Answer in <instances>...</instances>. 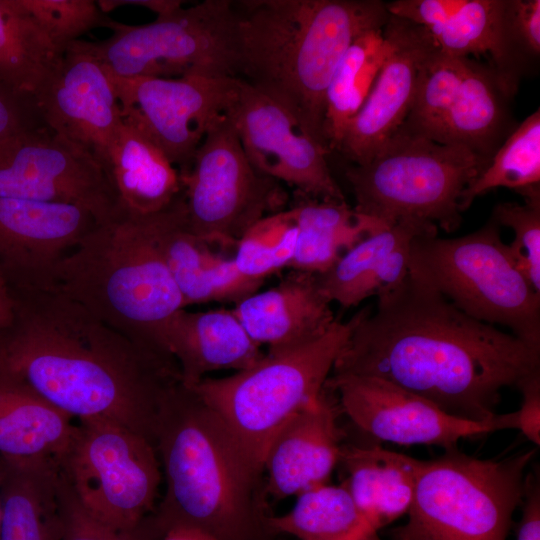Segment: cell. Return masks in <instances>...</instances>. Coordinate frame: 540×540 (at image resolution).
Segmentation results:
<instances>
[{
    "mask_svg": "<svg viewBox=\"0 0 540 540\" xmlns=\"http://www.w3.org/2000/svg\"><path fill=\"white\" fill-rule=\"evenodd\" d=\"M35 101L48 129L107 169L122 112L109 73L87 41L68 46Z\"/></svg>",
    "mask_w": 540,
    "mask_h": 540,
    "instance_id": "obj_17",
    "label": "cell"
},
{
    "mask_svg": "<svg viewBox=\"0 0 540 540\" xmlns=\"http://www.w3.org/2000/svg\"><path fill=\"white\" fill-rule=\"evenodd\" d=\"M20 2L60 55L82 34L94 28H110L114 21L92 0Z\"/></svg>",
    "mask_w": 540,
    "mask_h": 540,
    "instance_id": "obj_38",
    "label": "cell"
},
{
    "mask_svg": "<svg viewBox=\"0 0 540 540\" xmlns=\"http://www.w3.org/2000/svg\"><path fill=\"white\" fill-rule=\"evenodd\" d=\"M61 56L20 0H0V85L35 97Z\"/></svg>",
    "mask_w": 540,
    "mask_h": 540,
    "instance_id": "obj_34",
    "label": "cell"
},
{
    "mask_svg": "<svg viewBox=\"0 0 540 540\" xmlns=\"http://www.w3.org/2000/svg\"><path fill=\"white\" fill-rule=\"evenodd\" d=\"M540 186V110L526 117L497 149L486 168L466 188L461 199L465 212L475 198L498 187L520 193Z\"/></svg>",
    "mask_w": 540,
    "mask_h": 540,
    "instance_id": "obj_35",
    "label": "cell"
},
{
    "mask_svg": "<svg viewBox=\"0 0 540 540\" xmlns=\"http://www.w3.org/2000/svg\"><path fill=\"white\" fill-rule=\"evenodd\" d=\"M352 325L353 318L337 319L313 341L267 353L245 370L206 377L191 388L262 470L266 450L279 429L319 399Z\"/></svg>",
    "mask_w": 540,
    "mask_h": 540,
    "instance_id": "obj_8",
    "label": "cell"
},
{
    "mask_svg": "<svg viewBox=\"0 0 540 540\" xmlns=\"http://www.w3.org/2000/svg\"><path fill=\"white\" fill-rule=\"evenodd\" d=\"M331 375L390 382L464 420L490 423L505 387L540 371V350L478 321L408 273L353 317Z\"/></svg>",
    "mask_w": 540,
    "mask_h": 540,
    "instance_id": "obj_1",
    "label": "cell"
},
{
    "mask_svg": "<svg viewBox=\"0 0 540 540\" xmlns=\"http://www.w3.org/2000/svg\"><path fill=\"white\" fill-rule=\"evenodd\" d=\"M289 209L298 233L288 268L317 275L366 236L386 228L356 212L346 201H324L296 193Z\"/></svg>",
    "mask_w": 540,
    "mask_h": 540,
    "instance_id": "obj_30",
    "label": "cell"
},
{
    "mask_svg": "<svg viewBox=\"0 0 540 540\" xmlns=\"http://www.w3.org/2000/svg\"><path fill=\"white\" fill-rule=\"evenodd\" d=\"M344 485L370 526L378 531L407 514L419 460L379 446L342 445Z\"/></svg>",
    "mask_w": 540,
    "mask_h": 540,
    "instance_id": "obj_28",
    "label": "cell"
},
{
    "mask_svg": "<svg viewBox=\"0 0 540 540\" xmlns=\"http://www.w3.org/2000/svg\"><path fill=\"white\" fill-rule=\"evenodd\" d=\"M97 224L73 204L0 197V274L11 296L55 289L60 264Z\"/></svg>",
    "mask_w": 540,
    "mask_h": 540,
    "instance_id": "obj_16",
    "label": "cell"
},
{
    "mask_svg": "<svg viewBox=\"0 0 540 540\" xmlns=\"http://www.w3.org/2000/svg\"><path fill=\"white\" fill-rule=\"evenodd\" d=\"M249 337L268 354L313 341L335 323L331 302L316 274L291 270L276 286L255 292L232 308Z\"/></svg>",
    "mask_w": 540,
    "mask_h": 540,
    "instance_id": "obj_21",
    "label": "cell"
},
{
    "mask_svg": "<svg viewBox=\"0 0 540 540\" xmlns=\"http://www.w3.org/2000/svg\"><path fill=\"white\" fill-rule=\"evenodd\" d=\"M275 536L289 534L300 540H379L344 485L312 487L299 495L290 511L267 517Z\"/></svg>",
    "mask_w": 540,
    "mask_h": 540,
    "instance_id": "obj_33",
    "label": "cell"
},
{
    "mask_svg": "<svg viewBox=\"0 0 540 540\" xmlns=\"http://www.w3.org/2000/svg\"><path fill=\"white\" fill-rule=\"evenodd\" d=\"M297 226L290 209L255 223L237 242L233 256L237 269L258 282L289 267L295 252Z\"/></svg>",
    "mask_w": 540,
    "mask_h": 540,
    "instance_id": "obj_37",
    "label": "cell"
},
{
    "mask_svg": "<svg viewBox=\"0 0 540 540\" xmlns=\"http://www.w3.org/2000/svg\"><path fill=\"white\" fill-rule=\"evenodd\" d=\"M469 57H453L436 48L424 63L412 108L399 130L430 139L463 79Z\"/></svg>",
    "mask_w": 540,
    "mask_h": 540,
    "instance_id": "obj_36",
    "label": "cell"
},
{
    "mask_svg": "<svg viewBox=\"0 0 540 540\" xmlns=\"http://www.w3.org/2000/svg\"><path fill=\"white\" fill-rule=\"evenodd\" d=\"M0 523H1V502H0Z\"/></svg>",
    "mask_w": 540,
    "mask_h": 540,
    "instance_id": "obj_48",
    "label": "cell"
},
{
    "mask_svg": "<svg viewBox=\"0 0 540 540\" xmlns=\"http://www.w3.org/2000/svg\"><path fill=\"white\" fill-rule=\"evenodd\" d=\"M524 204L504 202L495 205L491 218L497 225L514 232L508 244L519 270L540 293V186L521 191Z\"/></svg>",
    "mask_w": 540,
    "mask_h": 540,
    "instance_id": "obj_39",
    "label": "cell"
},
{
    "mask_svg": "<svg viewBox=\"0 0 540 540\" xmlns=\"http://www.w3.org/2000/svg\"><path fill=\"white\" fill-rule=\"evenodd\" d=\"M154 446L165 493L153 514L164 532L200 529L217 540H274L262 470L221 418L181 381L167 394Z\"/></svg>",
    "mask_w": 540,
    "mask_h": 540,
    "instance_id": "obj_3",
    "label": "cell"
},
{
    "mask_svg": "<svg viewBox=\"0 0 540 540\" xmlns=\"http://www.w3.org/2000/svg\"><path fill=\"white\" fill-rule=\"evenodd\" d=\"M489 162L466 147L398 130L369 162L348 167L345 176L359 214L384 227L413 219L452 233L462 222L463 192Z\"/></svg>",
    "mask_w": 540,
    "mask_h": 540,
    "instance_id": "obj_6",
    "label": "cell"
},
{
    "mask_svg": "<svg viewBox=\"0 0 540 540\" xmlns=\"http://www.w3.org/2000/svg\"><path fill=\"white\" fill-rule=\"evenodd\" d=\"M512 99L496 73L470 57L454 100L430 140L460 145L491 160L513 131L508 102Z\"/></svg>",
    "mask_w": 540,
    "mask_h": 540,
    "instance_id": "obj_26",
    "label": "cell"
},
{
    "mask_svg": "<svg viewBox=\"0 0 540 540\" xmlns=\"http://www.w3.org/2000/svg\"><path fill=\"white\" fill-rule=\"evenodd\" d=\"M325 385L333 392L340 412L376 440L449 449L462 438L492 432L490 423L453 417L426 399L376 377L330 375Z\"/></svg>",
    "mask_w": 540,
    "mask_h": 540,
    "instance_id": "obj_18",
    "label": "cell"
},
{
    "mask_svg": "<svg viewBox=\"0 0 540 540\" xmlns=\"http://www.w3.org/2000/svg\"><path fill=\"white\" fill-rule=\"evenodd\" d=\"M107 170L125 215L154 214L182 193L177 168L140 126L123 115Z\"/></svg>",
    "mask_w": 540,
    "mask_h": 540,
    "instance_id": "obj_24",
    "label": "cell"
},
{
    "mask_svg": "<svg viewBox=\"0 0 540 540\" xmlns=\"http://www.w3.org/2000/svg\"><path fill=\"white\" fill-rule=\"evenodd\" d=\"M535 452L483 460L453 447L419 460L408 521L392 540H506Z\"/></svg>",
    "mask_w": 540,
    "mask_h": 540,
    "instance_id": "obj_7",
    "label": "cell"
},
{
    "mask_svg": "<svg viewBox=\"0 0 540 540\" xmlns=\"http://www.w3.org/2000/svg\"><path fill=\"white\" fill-rule=\"evenodd\" d=\"M383 28L358 36L337 64L325 94L323 135L337 150L345 129L365 102L388 54Z\"/></svg>",
    "mask_w": 540,
    "mask_h": 540,
    "instance_id": "obj_32",
    "label": "cell"
},
{
    "mask_svg": "<svg viewBox=\"0 0 540 540\" xmlns=\"http://www.w3.org/2000/svg\"><path fill=\"white\" fill-rule=\"evenodd\" d=\"M109 76L122 115L146 132L179 173L188 170L207 132L228 115L237 80Z\"/></svg>",
    "mask_w": 540,
    "mask_h": 540,
    "instance_id": "obj_14",
    "label": "cell"
},
{
    "mask_svg": "<svg viewBox=\"0 0 540 540\" xmlns=\"http://www.w3.org/2000/svg\"><path fill=\"white\" fill-rule=\"evenodd\" d=\"M427 234H438L437 226L405 219L366 236L330 269L316 274L321 291L347 309L394 289L409 273L413 240Z\"/></svg>",
    "mask_w": 540,
    "mask_h": 540,
    "instance_id": "obj_22",
    "label": "cell"
},
{
    "mask_svg": "<svg viewBox=\"0 0 540 540\" xmlns=\"http://www.w3.org/2000/svg\"><path fill=\"white\" fill-rule=\"evenodd\" d=\"M522 393L521 407L514 412L495 415L490 421L492 431L517 429L536 446L540 445V371L525 378L518 387Z\"/></svg>",
    "mask_w": 540,
    "mask_h": 540,
    "instance_id": "obj_41",
    "label": "cell"
},
{
    "mask_svg": "<svg viewBox=\"0 0 540 540\" xmlns=\"http://www.w3.org/2000/svg\"><path fill=\"white\" fill-rule=\"evenodd\" d=\"M100 10L107 14L120 6H138L156 14L157 18H167L183 8L181 0H99L96 1Z\"/></svg>",
    "mask_w": 540,
    "mask_h": 540,
    "instance_id": "obj_45",
    "label": "cell"
},
{
    "mask_svg": "<svg viewBox=\"0 0 540 540\" xmlns=\"http://www.w3.org/2000/svg\"><path fill=\"white\" fill-rule=\"evenodd\" d=\"M57 459L0 456V540H60Z\"/></svg>",
    "mask_w": 540,
    "mask_h": 540,
    "instance_id": "obj_25",
    "label": "cell"
},
{
    "mask_svg": "<svg viewBox=\"0 0 540 540\" xmlns=\"http://www.w3.org/2000/svg\"><path fill=\"white\" fill-rule=\"evenodd\" d=\"M42 127L46 126L35 97L18 94L0 85V143Z\"/></svg>",
    "mask_w": 540,
    "mask_h": 540,
    "instance_id": "obj_42",
    "label": "cell"
},
{
    "mask_svg": "<svg viewBox=\"0 0 540 540\" xmlns=\"http://www.w3.org/2000/svg\"><path fill=\"white\" fill-rule=\"evenodd\" d=\"M58 463L83 506L111 526L133 528L156 508L162 472L155 446L125 426L77 421Z\"/></svg>",
    "mask_w": 540,
    "mask_h": 540,
    "instance_id": "obj_11",
    "label": "cell"
},
{
    "mask_svg": "<svg viewBox=\"0 0 540 540\" xmlns=\"http://www.w3.org/2000/svg\"><path fill=\"white\" fill-rule=\"evenodd\" d=\"M339 413L335 396L325 385L314 404L279 429L262 463L265 495L280 500L326 483L342 448Z\"/></svg>",
    "mask_w": 540,
    "mask_h": 540,
    "instance_id": "obj_20",
    "label": "cell"
},
{
    "mask_svg": "<svg viewBox=\"0 0 540 540\" xmlns=\"http://www.w3.org/2000/svg\"><path fill=\"white\" fill-rule=\"evenodd\" d=\"M75 427L71 417L0 370V456L58 460Z\"/></svg>",
    "mask_w": 540,
    "mask_h": 540,
    "instance_id": "obj_29",
    "label": "cell"
},
{
    "mask_svg": "<svg viewBox=\"0 0 540 540\" xmlns=\"http://www.w3.org/2000/svg\"><path fill=\"white\" fill-rule=\"evenodd\" d=\"M160 540H217L212 535L193 527L175 526L165 531Z\"/></svg>",
    "mask_w": 540,
    "mask_h": 540,
    "instance_id": "obj_46",
    "label": "cell"
},
{
    "mask_svg": "<svg viewBox=\"0 0 540 540\" xmlns=\"http://www.w3.org/2000/svg\"><path fill=\"white\" fill-rule=\"evenodd\" d=\"M507 0H464L444 23L426 29L438 49L453 57H486L502 87L513 97L528 60L513 41Z\"/></svg>",
    "mask_w": 540,
    "mask_h": 540,
    "instance_id": "obj_27",
    "label": "cell"
},
{
    "mask_svg": "<svg viewBox=\"0 0 540 540\" xmlns=\"http://www.w3.org/2000/svg\"><path fill=\"white\" fill-rule=\"evenodd\" d=\"M0 197L73 204L98 223L122 215L107 169L47 127L0 143Z\"/></svg>",
    "mask_w": 540,
    "mask_h": 540,
    "instance_id": "obj_13",
    "label": "cell"
},
{
    "mask_svg": "<svg viewBox=\"0 0 540 540\" xmlns=\"http://www.w3.org/2000/svg\"><path fill=\"white\" fill-rule=\"evenodd\" d=\"M153 240L181 293L185 308L215 302L213 278L226 258L189 228L183 192L164 209L147 215Z\"/></svg>",
    "mask_w": 540,
    "mask_h": 540,
    "instance_id": "obj_31",
    "label": "cell"
},
{
    "mask_svg": "<svg viewBox=\"0 0 540 540\" xmlns=\"http://www.w3.org/2000/svg\"><path fill=\"white\" fill-rule=\"evenodd\" d=\"M383 33L389 43L388 54L337 149L353 165L369 162L405 122L422 67L438 48L424 27L391 15Z\"/></svg>",
    "mask_w": 540,
    "mask_h": 540,
    "instance_id": "obj_19",
    "label": "cell"
},
{
    "mask_svg": "<svg viewBox=\"0 0 540 540\" xmlns=\"http://www.w3.org/2000/svg\"><path fill=\"white\" fill-rule=\"evenodd\" d=\"M55 289L134 342L172 359L165 333L185 305L146 216L122 214L98 223L60 264Z\"/></svg>",
    "mask_w": 540,
    "mask_h": 540,
    "instance_id": "obj_5",
    "label": "cell"
},
{
    "mask_svg": "<svg viewBox=\"0 0 540 540\" xmlns=\"http://www.w3.org/2000/svg\"><path fill=\"white\" fill-rule=\"evenodd\" d=\"M234 5L237 77L288 107L327 148L323 121L330 79L358 36L385 26L390 16L385 2L242 0Z\"/></svg>",
    "mask_w": 540,
    "mask_h": 540,
    "instance_id": "obj_4",
    "label": "cell"
},
{
    "mask_svg": "<svg viewBox=\"0 0 540 540\" xmlns=\"http://www.w3.org/2000/svg\"><path fill=\"white\" fill-rule=\"evenodd\" d=\"M509 32L516 46L527 58L540 54V1L507 0Z\"/></svg>",
    "mask_w": 540,
    "mask_h": 540,
    "instance_id": "obj_43",
    "label": "cell"
},
{
    "mask_svg": "<svg viewBox=\"0 0 540 540\" xmlns=\"http://www.w3.org/2000/svg\"><path fill=\"white\" fill-rule=\"evenodd\" d=\"M165 348L177 365L181 382L188 387L212 372L245 370L265 355L232 309H180L167 326Z\"/></svg>",
    "mask_w": 540,
    "mask_h": 540,
    "instance_id": "obj_23",
    "label": "cell"
},
{
    "mask_svg": "<svg viewBox=\"0 0 540 540\" xmlns=\"http://www.w3.org/2000/svg\"><path fill=\"white\" fill-rule=\"evenodd\" d=\"M409 274L466 315L504 326L540 350V293L519 270L492 218L464 236L416 237L411 244Z\"/></svg>",
    "mask_w": 540,
    "mask_h": 540,
    "instance_id": "obj_9",
    "label": "cell"
},
{
    "mask_svg": "<svg viewBox=\"0 0 540 540\" xmlns=\"http://www.w3.org/2000/svg\"><path fill=\"white\" fill-rule=\"evenodd\" d=\"M180 179L189 228L212 247H235L288 200L282 183L251 165L228 115L207 132Z\"/></svg>",
    "mask_w": 540,
    "mask_h": 540,
    "instance_id": "obj_12",
    "label": "cell"
},
{
    "mask_svg": "<svg viewBox=\"0 0 540 540\" xmlns=\"http://www.w3.org/2000/svg\"><path fill=\"white\" fill-rule=\"evenodd\" d=\"M228 116L258 172L288 184L297 194L345 201L326 160L328 149L280 101L237 77Z\"/></svg>",
    "mask_w": 540,
    "mask_h": 540,
    "instance_id": "obj_15",
    "label": "cell"
},
{
    "mask_svg": "<svg viewBox=\"0 0 540 540\" xmlns=\"http://www.w3.org/2000/svg\"><path fill=\"white\" fill-rule=\"evenodd\" d=\"M523 513L517 528V540H540V484L535 472L527 473Z\"/></svg>",
    "mask_w": 540,
    "mask_h": 540,
    "instance_id": "obj_44",
    "label": "cell"
},
{
    "mask_svg": "<svg viewBox=\"0 0 540 540\" xmlns=\"http://www.w3.org/2000/svg\"><path fill=\"white\" fill-rule=\"evenodd\" d=\"M0 331V370L20 379L73 420L102 419L150 440L169 391L174 360L104 324L57 289L12 296Z\"/></svg>",
    "mask_w": 540,
    "mask_h": 540,
    "instance_id": "obj_2",
    "label": "cell"
},
{
    "mask_svg": "<svg viewBox=\"0 0 540 540\" xmlns=\"http://www.w3.org/2000/svg\"><path fill=\"white\" fill-rule=\"evenodd\" d=\"M15 305L10 291L0 274V331L8 327L14 319Z\"/></svg>",
    "mask_w": 540,
    "mask_h": 540,
    "instance_id": "obj_47",
    "label": "cell"
},
{
    "mask_svg": "<svg viewBox=\"0 0 540 540\" xmlns=\"http://www.w3.org/2000/svg\"><path fill=\"white\" fill-rule=\"evenodd\" d=\"M60 474V540H160L165 533L153 512L129 529L103 522L83 506L61 471Z\"/></svg>",
    "mask_w": 540,
    "mask_h": 540,
    "instance_id": "obj_40",
    "label": "cell"
},
{
    "mask_svg": "<svg viewBox=\"0 0 540 540\" xmlns=\"http://www.w3.org/2000/svg\"><path fill=\"white\" fill-rule=\"evenodd\" d=\"M109 29V38L88 45L113 76L237 77L233 1L204 0L145 25L114 20Z\"/></svg>",
    "mask_w": 540,
    "mask_h": 540,
    "instance_id": "obj_10",
    "label": "cell"
}]
</instances>
